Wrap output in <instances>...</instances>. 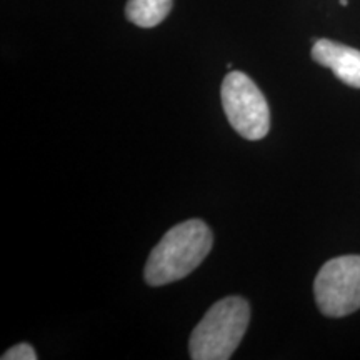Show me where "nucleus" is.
I'll return each instance as SVG.
<instances>
[{
	"label": "nucleus",
	"mask_w": 360,
	"mask_h": 360,
	"mask_svg": "<svg viewBox=\"0 0 360 360\" xmlns=\"http://www.w3.org/2000/svg\"><path fill=\"white\" fill-rule=\"evenodd\" d=\"M340 4H342V6H344V7H345V6H347V4H349V2H347V0H340Z\"/></svg>",
	"instance_id": "obj_8"
},
{
	"label": "nucleus",
	"mask_w": 360,
	"mask_h": 360,
	"mask_svg": "<svg viewBox=\"0 0 360 360\" xmlns=\"http://www.w3.org/2000/svg\"><path fill=\"white\" fill-rule=\"evenodd\" d=\"M222 105L229 122L247 141H260L270 130L264 94L244 72H229L222 82Z\"/></svg>",
	"instance_id": "obj_3"
},
{
	"label": "nucleus",
	"mask_w": 360,
	"mask_h": 360,
	"mask_svg": "<svg viewBox=\"0 0 360 360\" xmlns=\"http://www.w3.org/2000/svg\"><path fill=\"white\" fill-rule=\"evenodd\" d=\"M212 244V232L202 220L192 219L175 225L148 255L143 270L146 282L160 287L187 277L209 255Z\"/></svg>",
	"instance_id": "obj_1"
},
{
	"label": "nucleus",
	"mask_w": 360,
	"mask_h": 360,
	"mask_svg": "<svg viewBox=\"0 0 360 360\" xmlns=\"http://www.w3.org/2000/svg\"><path fill=\"white\" fill-rule=\"evenodd\" d=\"M250 321L249 302L225 297L207 310L193 328L188 350L193 360H227L244 339Z\"/></svg>",
	"instance_id": "obj_2"
},
{
	"label": "nucleus",
	"mask_w": 360,
	"mask_h": 360,
	"mask_svg": "<svg viewBox=\"0 0 360 360\" xmlns=\"http://www.w3.org/2000/svg\"><path fill=\"white\" fill-rule=\"evenodd\" d=\"M312 58L317 64L330 69L345 85L360 89V51L349 45L319 39L314 42Z\"/></svg>",
	"instance_id": "obj_5"
},
{
	"label": "nucleus",
	"mask_w": 360,
	"mask_h": 360,
	"mask_svg": "<svg viewBox=\"0 0 360 360\" xmlns=\"http://www.w3.org/2000/svg\"><path fill=\"white\" fill-rule=\"evenodd\" d=\"M2 360H37V354H35L32 345L22 342V344H17L8 349L2 355Z\"/></svg>",
	"instance_id": "obj_7"
},
{
	"label": "nucleus",
	"mask_w": 360,
	"mask_h": 360,
	"mask_svg": "<svg viewBox=\"0 0 360 360\" xmlns=\"http://www.w3.org/2000/svg\"><path fill=\"white\" fill-rule=\"evenodd\" d=\"M319 309L327 317H345L360 309V255H344L323 264L314 282Z\"/></svg>",
	"instance_id": "obj_4"
},
{
	"label": "nucleus",
	"mask_w": 360,
	"mask_h": 360,
	"mask_svg": "<svg viewBox=\"0 0 360 360\" xmlns=\"http://www.w3.org/2000/svg\"><path fill=\"white\" fill-rule=\"evenodd\" d=\"M172 8V0H129L125 15L132 24L142 29L159 25Z\"/></svg>",
	"instance_id": "obj_6"
}]
</instances>
